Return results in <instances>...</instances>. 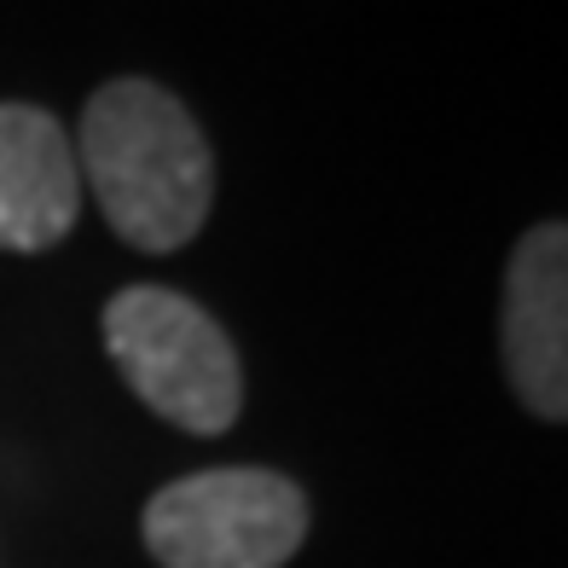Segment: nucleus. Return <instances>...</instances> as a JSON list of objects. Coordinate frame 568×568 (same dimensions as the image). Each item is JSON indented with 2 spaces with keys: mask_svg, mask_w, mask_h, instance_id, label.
Wrapping results in <instances>:
<instances>
[{
  "mask_svg": "<svg viewBox=\"0 0 568 568\" xmlns=\"http://www.w3.org/2000/svg\"><path fill=\"white\" fill-rule=\"evenodd\" d=\"M82 210V169L64 122L41 105H0V250H53Z\"/></svg>",
  "mask_w": 568,
  "mask_h": 568,
  "instance_id": "39448f33",
  "label": "nucleus"
},
{
  "mask_svg": "<svg viewBox=\"0 0 568 568\" xmlns=\"http://www.w3.org/2000/svg\"><path fill=\"white\" fill-rule=\"evenodd\" d=\"M105 348L158 418L192 435L232 429L244 406V372L232 337L192 296L163 284H128L105 307Z\"/></svg>",
  "mask_w": 568,
  "mask_h": 568,
  "instance_id": "f03ea898",
  "label": "nucleus"
},
{
  "mask_svg": "<svg viewBox=\"0 0 568 568\" xmlns=\"http://www.w3.org/2000/svg\"><path fill=\"white\" fill-rule=\"evenodd\" d=\"M82 169L111 232L145 255L192 244L215 203V158L192 111L145 75L105 82L82 111Z\"/></svg>",
  "mask_w": 568,
  "mask_h": 568,
  "instance_id": "f257e3e1",
  "label": "nucleus"
},
{
  "mask_svg": "<svg viewBox=\"0 0 568 568\" xmlns=\"http://www.w3.org/2000/svg\"><path fill=\"white\" fill-rule=\"evenodd\" d=\"M307 534V499L278 470H197L145 505L163 568H284Z\"/></svg>",
  "mask_w": 568,
  "mask_h": 568,
  "instance_id": "7ed1b4c3",
  "label": "nucleus"
},
{
  "mask_svg": "<svg viewBox=\"0 0 568 568\" xmlns=\"http://www.w3.org/2000/svg\"><path fill=\"white\" fill-rule=\"evenodd\" d=\"M499 354L510 389L539 418H568V232L534 226L510 255Z\"/></svg>",
  "mask_w": 568,
  "mask_h": 568,
  "instance_id": "20e7f679",
  "label": "nucleus"
}]
</instances>
